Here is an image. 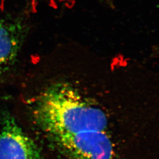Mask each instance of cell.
I'll return each mask as SVG.
<instances>
[{"mask_svg":"<svg viewBox=\"0 0 159 159\" xmlns=\"http://www.w3.org/2000/svg\"><path fill=\"white\" fill-rule=\"evenodd\" d=\"M33 114L41 129L53 138L85 131H106L108 127L102 110L64 83L51 85L42 93L34 102Z\"/></svg>","mask_w":159,"mask_h":159,"instance_id":"1","label":"cell"},{"mask_svg":"<svg viewBox=\"0 0 159 159\" xmlns=\"http://www.w3.org/2000/svg\"><path fill=\"white\" fill-rule=\"evenodd\" d=\"M54 139L70 159H116L113 143L106 131H85Z\"/></svg>","mask_w":159,"mask_h":159,"instance_id":"2","label":"cell"},{"mask_svg":"<svg viewBox=\"0 0 159 159\" xmlns=\"http://www.w3.org/2000/svg\"><path fill=\"white\" fill-rule=\"evenodd\" d=\"M0 159H44L10 114L0 117Z\"/></svg>","mask_w":159,"mask_h":159,"instance_id":"3","label":"cell"},{"mask_svg":"<svg viewBox=\"0 0 159 159\" xmlns=\"http://www.w3.org/2000/svg\"><path fill=\"white\" fill-rule=\"evenodd\" d=\"M26 34V28L17 20L0 19V75L17 59Z\"/></svg>","mask_w":159,"mask_h":159,"instance_id":"4","label":"cell"}]
</instances>
